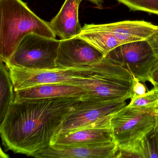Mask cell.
Instances as JSON below:
<instances>
[{"label":"cell","mask_w":158,"mask_h":158,"mask_svg":"<svg viewBox=\"0 0 158 158\" xmlns=\"http://www.w3.org/2000/svg\"><path fill=\"white\" fill-rule=\"evenodd\" d=\"M60 43L56 38L27 35L5 64L8 67L32 70L55 69Z\"/></svg>","instance_id":"277c9868"},{"label":"cell","mask_w":158,"mask_h":158,"mask_svg":"<svg viewBox=\"0 0 158 158\" xmlns=\"http://www.w3.org/2000/svg\"><path fill=\"white\" fill-rule=\"evenodd\" d=\"M156 116L127 105L113 114L110 127L118 148H130L155 127Z\"/></svg>","instance_id":"8992f818"},{"label":"cell","mask_w":158,"mask_h":158,"mask_svg":"<svg viewBox=\"0 0 158 158\" xmlns=\"http://www.w3.org/2000/svg\"><path fill=\"white\" fill-rule=\"evenodd\" d=\"M118 146L114 142L85 146L51 145L35 152L38 158H115Z\"/></svg>","instance_id":"30bf717a"},{"label":"cell","mask_w":158,"mask_h":158,"mask_svg":"<svg viewBox=\"0 0 158 158\" xmlns=\"http://www.w3.org/2000/svg\"><path fill=\"white\" fill-rule=\"evenodd\" d=\"M134 78L129 71L104 57L95 74L68 84L81 87L87 91L82 99L126 101L131 98Z\"/></svg>","instance_id":"3957f363"},{"label":"cell","mask_w":158,"mask_h":158,"mask_svg":"<svg viewBox=\"0 0 158 158\" xmlns=\"http://www.w3.org/2000/svg\"><path fill=\"white\" fill-rule=\"evenodd\" d=\"M81 97L14 102L0 125L6 149L32 156L46 148Z\"/></svg>","instance_id":"6da1fadb"},{"label":"cell","mask_w":158,"mask_h":158,"mask_svg":"<svg viewBox=\"0 0 158 158\" xmlns=\"http://www.w3.org/2000/svg\"><path fill=\"white\" fill-rule=\"evenodd\" d=\"M132 11H140L158 15V0H116Z\"/></svg>","instance_id":"d6986e66"},{"label":"cell","mask_w":158,"mask_h":158,"mask_svg":"<svg viewBox=\"0 0 158 158\" xmlns=\"http://www.w3.org/2000/svg\"><path fill=\"white\" fill-rule=\"evenodd\" d=\"M125 101L81 98L66 115L56 135L97 123L110 122L113 114L127 105Z\"/></svg>","instance_id":"52a82bcc"},{"label":"cell","mask_w":158,"mask_h":158,"mask_svg":"<svg viewBox=\"0 0 158 158\" xmlns=\"http://www.w3.org/2000/svg\"><path fill=\"white\" fill-rule=\"evenodd\" d=\"M128 106L158 115V87L153 88L142 96L130 99Z\"/></svg>","instance_id":"ac0fdd59"},{"label":"cell","mask_w":158,"mask_h":158,"mask_svg":"<svg viewBox=\"0 0 158 158\" xmlns=\"http://www.w3.org/2000/svg\"><path fill=\"white\" fill-rule=\"evenodd\" d=\"M154 128L128 148L133 150L138 158H158V139Z\"/></svg>","instance_id":"e0dca14e"},{"label":"cell","mask_w":158,"mask_h":158,"mask_svg":"<svg viewBox=\"0 0 158 158\" xmlns=\"http://www.w3.org/2000/svg\"><path fill=\"white\" fill-rule=\"evenodd\" d=\"M99 51L82 39L75 37L60 40L56 59L57 68L88 66L104 58Z\"/></svg>","instance_id":"9c48e42d"},{"label":"cell","mask_w":158,"mask_h":158,"mask_svg":"<svg viewBox=\"0 0 158 158\" xmlns=\"http://www.w3.org/2000/svg\"><path fill=\"white\" fill-rule=\"evenodd\" d=\"M0 63V122L2 123L10 106L14 102L15 92L7 65L1 60Z\"/></svg>","instance_id":"2e32d148"},{"label":"cell","mask_w":158,"mask_h":158,"mask_svg":"<svg viewBox=\"0 0 158 158\" xmlns=\"http://www.w3.org/2000/svg\"><path fill=\"white\" fill-rule=\"evenodd\" d=\"M92 25L96 29L112 35L122 44L146 40L158 30L157 26L143 21H125Z\"/></svg>","instance_id":"7c38bea8"},{"label":"cell","mask_w":158,"mask_h":158,"mask_svg":"<svg viewBox=\"0 0 158 158\" xmlns=\"http://www.w3.org/2000/svg\"><path fill=\"white\" fill-rule=\"evenodd\" d=\"M147 92V88L144 84L136 78H134L131 91V98L142 96Z\"/></svg>","instance_id":"ffe728a7"},{"label":"cell","mask_w":158,"mask_h":158,"mask_svg":"<svg viewBox=\"0 0 158 158\" xmlns=\"http://www.w3.org/2000/svg\"><path fill=\"white\" fill-rule=\"evenodd\" d=\"M81 1H83V0H81ZM87 1L96 5L98 9H102L103 0H87Z\"/></svg>","instance_id":"603a6c76"},{"label":"cell","mask_w":158,"mask_h":158,"mask_svg":"<svg viewBox=\"0 0 158 158\" xmlns=\"http://www.w3.org/2000/svg\"><path fill=\"white\" fill-rule=\"evenodd\" d=\"M76 37L82 39L103 54L104 57L122 43L111 34L96 29L91 24H85Z\"/></svg>","instance_id":"9a60e30c"},{"label":"cell","mask_w":158,"mask_h":158,"mask_svg":"<svg viewBox=\"0 0 158 158\" xmlns=\"http://www.w3.org/2000/svg\"><path fill=\"white\" fill-rule=\"evenodd\" d=\"M148 81L151 83L153 86H158V58L151 69L148 77Z\"/></svg>","instance_id":"44dd1931"},{"label":"cell","mask_w":158,"mask_h":158,"mask_svg":"<svg viewBox=\"0 0 158 158\" xmlns=\"http://www.w3.org/2000/svg\"><path fill=\"white\" fill-rule=\"evenodd\" d=\"M154 128L158 139V115L156 116V125H155V126Z\"/></svg>","instance_id":"cb8c5ba5"},{"label":"cell","mask_w":158,"mask_h":158,"mask_svg":"<svg viewBox=\"0 0 158 158\" xmlns=\"http://www.w3.org/2000/svg\"><path fill=\"white\" fill-rule=\"evenodd\" d=\"M105 57L130 72L134 78L145 83L157 58L147 40L122 44Z\"/></svg>","instance_id":"ba28073f"},{"label":"cell","mask_w":158,"mask_h":158,"mask_svg":"<svg viewBox=\"0 0 158 158\" xmlns=\"http://www.w3.org/2000/svg\"><path fill=\"white\" fill-rule=\"evenodd\" d=\"M151 48L152 49L154 54L158 58V30L154 34L150 36L147 40Z\"/></svg>","instance_id":"7402d4cb"},{"label":"cell","mask_w":158,"mask_h":158,"mask_svg":"<svg viewBox=\"0 0 158 158\" xmlns=\"http://www.w3.org/2000/svg\"><path fill=\"white\" fill-rule=\"evenodd\" d=\"M31 34L56 37L49 23L22 0H0V60L7 63L23 39Z\"/></svg>","instance_id":"7a4b0ae2"},{"label":"cell","mask_w":158,"mask_h":158,"mask_svg":"<svg viewBox=\"0 0 158 158\" xmlns=\"http://www.w3.org/2000/svg\"><path fill=\"white\" fill-rule=\"evenodd\" d=\"M81 2V0H65L60 11L49 23L51 29L60 40L73 38L81 33L78 10Z\"/></svg>","instance_id":"5bb4252c"},{"label":"cell","mask_w":158,"mask_h":158,"mask_svg":"<svg viewBox=\"0 0 158 158\" xmlns=\"http://www.w3.org/2000/svg\"><path fill=\"white\" fill-rule=\"evenodd\" d=\"M111 142H114L111 127L91 124L74 131L58 134L53 138L50 146H85Z\"/></svg>","instance_id":"8fae6325"},{"label":"cell","mask_w":158,"mask_h":158,"mask_svg":"<svg viewBox=\"0 0 158 158\" xmlns=\"http://www.w3.org/2000/svg\"><path fill=\"white\" fill-rule=\"evenodd\" d=\"M99 62L83 67L44 70L7 67L16 91L44 84H68L77 78L89 77L98 70Z\"/></svg>","instance_id":"5b68a950"},{"label":"cell","mask_w":158,"mask_h":158,"mask_svg":"<svg viewBox=\"0 0 158 158\" xmlns=\"http://www.w3.org/2000/svg\"><path fill=\"white\" fill-rule=\"evenodd\" d=\"M156 87H158V86H156Z\"/></svg>","instance_id":"d4e9b609"},{"label":"cell","mask_w":158,"mask_h":158,"mask_svg":"<svg viewBox=\"0 0 158 158\" xmlns=\"http://www.w3.org/2000/svg\"><path fill=\"white\" fill-rule=\"evenodd\" d=\"M15 92L14 102L72 97L82 98L87 94V91L83 88L66 84H44Z\"/></svg>","instance_id":"4fadbf2b"}]
</instances>
